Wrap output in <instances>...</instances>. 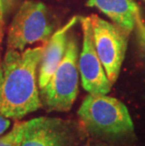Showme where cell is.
Returning <instances> with one entry per match:
<instances>
[{
    "label": "cell",
    "instance_id": "cell-1",
    "mask_svg": "<svg viewBox=\"0 0 145 146\" xmlns=\"http://www.w3.org/2000/svg\"><path fill=\"white\" fill-rule=\"evenodd\" d=\"M45 44L24 51L8 49L2 61L0 114L20 120L42 107L37 71Z\"/></svg>",
    "mask_w": 145,
    "mask_h": 146
},
{
    "label": "cell",
    "instance_id": "cell-2",
    "mask_svg": "<svg viewBox=\"0 0 145 146\" xmlns=\"http://www.w3.org/2000/svg\"><path fill=\"white\" fill-rule=\"evenodd\" d=\"M77 115L86 131L97 138L113 141L134 135V125L127 108L107 94L86 96Z\"/></svg>",
    "mask_w": 145,
    "mask_h": 146
},
{
    "label": "cell",
    "instance_id": "cell-3",
    "mask_svg": "<svg viewBox=\"0 0 145 146\" xmlns=\"http://www.w3.org/2000/svg\"><path fill=\"white\" fill-rule=\"evenodd\" d=\"M78 44L68 38L62 60L51 79L40 91L42 106L48 111H69L78 94Z\"/></svg>",
    "mask_w": 145,
    "mask_h": 146
},
{
    "label": "cell",
    "instance_id": "cell-4",
    "mask_svg": "<svg viewBox=\"0 0 145 146\" xmlns=\"http://www.w3.org/2000/svg\"><path fill=\"white\" fill-rule=\"evenodd\" d=\"M51 33L46 6L40 1L26 0L11 22L8 33V49L24 51L28 44L47 42Z\"/></svg>",
    "mask_w": 145,
    "mask_h": 146
},
{
    "label": "cell",
    "instance_id": "cell-5",
    "mask_svg": "<svg viewBox=\"0 0 145 146\" xmlns=\"http://www.w3.org/2000/svg\"><path fill=\"white\" fill-rule=\"evenodd\" d=\"M89 17L97 55L107 78L113 85L118 79L124 60L130 32L95 14Z\"/></svg>",
    "mask_w": 145,
    "mask_h": 146
},
{
    "label": "cell",
    "instance_id": "cell-6",
    "mask_svg": "<svg viewBox=\"0 0 145 146\" xmlns=\"http://www.w3.org/2000/svg\"><path fill=\"white\" fill-rule=\"evenodd\" d=\"M76 125L60 118L38 117L24 122L20 146H78Z\"/></svg>",
    "mask_w": 145,
    "mask_h": 146
},
{
    "label": "cell",
    "instance_id": "cell-7",
    "mask_svg": "<svg viewBox=\"0 0 145 146\" xmlns=\"http://www.w3.org/2000/svg\"><path fill=\"white\" fill-rule=\"evenodd\" d=\"M83 29V45L78 57V72L81 84L91 94H107L112 84L105 72L95 49L89 17H80Z\"/></svg>",
    "mask_w": 145,
    "mask_h": 146
},
{
    "label": "cell",
    "instance_id": "cell-8",
    "mask_svg": "<svg viewBox=\"0 0 145 146\" xmlns=\"http://www.w3.org/2000/svg\"><path fill=\"white\" fill-rule=\"evenodd\" d=\"M80 21L79 16H73L62 27L58 29L50 39L46 42L44 55L40 63L38 84L40 90L49 82L55 71L57 70L60 61L62 60L66 51L68 42V33L75 25Z\"/></svg>",
    "mask_w": 145,
    "mask_h": 146
},
{
    "label": "cell",
    "instance_id": "cell-9",
    "mask_svg": "<svg viewBox=\"0 0 145 146\" xmlns=\"http://www.w3.org/2000/svg\"><path fill=\"white\" fill-rule=\"evenodd\" d=\"M86 5L98 9L113 24L128 32L135 29L137 16L140 12L138 5L134 0H88Z\"/></svg>",
    "mask_w": 145,
    "mask_h": 146
},
{
    "label": "cell",
    "instance_id": "cell-10",
    "mask_svg": "<svg viewBox=\"0 0 145 146\" xmlns=\"http://www.w3.org/2000/svg\"><path fill=\"white\" fill-rule=\"evenodd\" d=\"M24 131V122H16L8 134L0 136V146H20Z\"/></svg>",
    "mask_w": 145,
    "mask_h": 146
},
{
    "label": "cell",
    "instance_id": "cell-11",
    "mask_svg": "<svg viewBox=\"0 0 145 146\" xmlns=\"http://www.w3.org/2000/svg\"><path fill=\"white\" fill-rule=\"evenodd\" d=\"M134 29H136V32H137L138 42L145 51V23L142 19V16H141V12L138 14Z\"/></svg>",
    "mask_w": 145,
    "mask_h": 146
},
{
    "label": "cell",
    "instance_id": "cell-12",
    "mask_svg": "<svg viewBox=\"0 0 145 146\" xmlns=\"http://www.w3.org/2000/svg\"><path fill=\"white\" fill-rule=\"evenodd\" d=\"M11 125V120L10 118H7L0 114V136H2L4 133L9 129Z\"/></svg>",
    "mask_w": 145,
    "mask_h": 146
},
{
    "label": "cell",
    "instance_id": "cell-13",
    "mask_svg": "<svg viewBox=\"0 0 145 146\" xmlns=\"http://www.w3.org/2000/svg\"><path fill=\"white\" fill-rule=\"evenodd\" d=\"M4 5H3V0H0V45L4 35Z\"/></svg>",
    "mask_w": 145,
    "mask_h": 146
},
{
    "label": "cell",
    "instance_id": "cell-14",
    "mask_svg": "<svg viewBox=\"0 0 145 146\" xmlns=\"http://www.w3.org/2000/svg\"><path fill=\"white\" fill-rule=\"evenodd\" d=\"M0 51H1V45H0ZM2 77V61H1V58H0V80H1Z\"/></svg>",
    "mask_w": 145,
    "mask_h": 146
},
{
    "label": "cell",
    "instance_id": "cell-15",
    "mask_svg": "<svg viewBox=\"0 0 145 146\" xmlns=\"http://www.w3.org/2000/svg\"><path fill=\"white\" fill-rule=\"evenodd\" d=\"M95 146H99V145H95Z\"/></svg>",
    "mask_w": 145,
    "mask_h": 146
},
{
    "label": "cell",
    "instance_id": "cell-16",
    "mask_svg": "<svg viewBox=\"0 0 145 146\" xmlns=\"http://www.w3.org/2000/svg\"><path fill=\"white\" fill-rule=\"evenodd\" d=\"M144 1H145V0H144Z\"/></svg>",
    "mask_w": 145,
    "mask_h": 146
}]
</instances>
